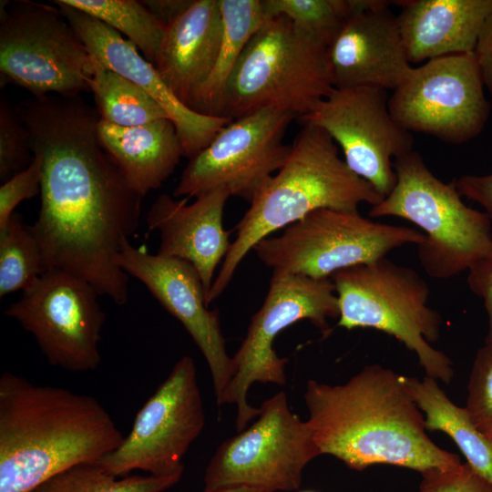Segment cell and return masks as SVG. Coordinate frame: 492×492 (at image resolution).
Segmentation results:
<instances>
[{"label":"cell","mask_w":492,"mask_h":492,"mask_svg":"<svg viewBox=\"0 0 492 492\" xmlns=\"http://www.w3.org/2000/svg\"><path fill=\"white\" fill-rule=\"evenodd\" d=\"M99 119L89 106L65 104L27 122L32 153L42 159L40 210L30 230L45 272L64 271L124 305L128 275L115 260L138 228L143 197L102 145Z\"/></svg>","instance_id":"cell-1"},{"label":"cell","mask_w":492,"mask_h":492,"mask_svg":"<svg viewBox=\"0 0 492 492\" xmlns=\"http://www.w3.org/2000/svg\"><path fill=\"white\" fill-rule=\"evenodd\" d=\"M303 398L321 455L333 456L350 468L387 464L423 473L461 464L428 437L404 375L391 369L367 365L336 385L310 379Z\"/></svg>","instance_id":"cell-2"},{"label":"cell","mask_w":492,"mask_h":492,"mask_svg":"<svg viewBox=\"0 0 492 492\" xmlns=\"http://www.w3.org/2000/svg\"><path fill=\"white\" fill-rule=\"evenodd\" d=\"M125 436L94 396L0 376V492H31L114 452Z\"/></svg>","instance_id":"cell-3"},{"label":"cell","mask_w":492,"mask_h":492,"mask_svg":"<svg viewBox=\"0 0 492 492\" xmlns=\"http://www.w3.org/2000/svg\"><path fill=\"white\" fill-rule=\"evenodd\" d=\"M381 196L340 158L338 147L321 128L302 124L283 166L265 183L236 224L237 235L207 298L216 300L231 282L242 259L261 240L320 209L358 210Z\"/></svg>","instance_id":"cell-4"},{"label":"cell","mask_w":492,"mask_h":492,"mask_svg":"<svg viewBox=\"0 0 492 492\" xmlns=\"http://www.w3.org/2000/svg\"><path fill=\"white\" fill-rule=\"evenodd\" d=\"M327 46L287 17L267 15L228 82L221 117L266 108L308 114L334 88Z\"/></svg>","instance_id":"cell-5"},{"label":"cell","mask_w":492,"mask_h":492,"mask_svg":"<svg viewBox=\"0 0 492 492\" xmlns=\"http://www.w3.org/2000/svg\"><path fill=\"white\" fill-rule=\"evenodd\" d=\"M393 190L368 211L370 217H398L418 226L425 240L417 256L432 278L459 275L492 252L491 220L462 200L455 181L445 183L415 150L394 160Z\"/></svg>","instance_id":"cell-6"},{"label":"cell","mask_w":492,"mask_h":492,"mask_svg":"<svg viewBox=\"0 0 492 492\" xmlns=\"http://www.w3.org/2000/svg\"><path fill=\"white\" fill-rule=\"evenodd\" d=\"M331 280L339 303L338 326L392 335L415 353L427 376L452 380L451 360L430 344L440 336L442 318L427 305L430 289L417 272L384 257L338 271Z\"/></svg>","instance_id":"cell-7"},{"label":"cell","mask_w":492,"mask_h":492,"mask_svg":"<svg viewBox=\"0 0 492 492\" xmlns=\"http://www.w3.org/2000/svg\"><path fill=\"white\" fill-rule=\"evenodd\" d=\"M424 240L418 231L373 221L358 210L320 209L281 235L261 240L253 250L272 273L329 279L338 271L375 261Z\"/></svg>","instance_id":"cell-8"},{"label":"cell","mask_w":492,"mask_h":492,"mask_svg":"<svg viewBox=\"0 0 492 492\" xmlns=\"http://www.w3.org/2000/svg\"><path fill=\"white\" fill-rule=\"evenodd\" d=\"M339 314L338 298L331 278L272 273L264 302L251 317L246 336L232 357L233 376L219 405H236L235 426L239 432L260 414V408L247 401L251 385L286 384L288 358L276 354L273 348L276 336L293 323L309 320L327 337L332 332L329 320L339 318Z\"/></svg>","instance_id":"cell-9"},{"label":"cell","mask_w":492,"mask_h":492,"mask_svg":"<svg viewBox=\"0 0 492 492\" xmlns=\"http://www.w3.org/2000/svg\"><path fill=\"white\" fill-rule=\"evenodd\" d=\"M7 2H1V78L34 97L90 92V55L57 5Z\"/></svg>","instance_id":"cell-10"},{"label":"cell","mask_w":492,"mask_h":492,"mask_svg":"<svg viewBox=\"0 0 492 492\" xmlns=\"http://www.w3.org/2000/svg\"><path fill=\"white\" fill-rule=\"evenodd\" d=\"M320 455L309 423L280 391L261 404L252 425L219 446L205 469L204 490L294 491L306 465Z\"/></svg>","instance_id":"cell-11"},{"label":"cell","mask_w":492,"mask_h":492,"mask_svg":"<svg viewBox=\"0 0 492 492\" xmlns=\"http://www.w3.org/2000/svg\"><path fill=\"white\" fill-rule=\"evenodd\" d=\"M100 294L86 281L60 270L41 274L5 315L30 333L47 363L72 373L95 371L106 314Z\"/></svg>","instance_id":"cell-12"},{"label":"cell","mask_w":492,"mask_h":492,"mask_svg":"<svg viewBox=\"0 0 492 492\" xmlns=\"http://www.w3.org/2000/svg\"><path fill=\"white\" fill-rule=\"evenodd\" d=\"M204 425L196 364L184 355L139 409L122 444L96 463L115 477L134 470L155 477L183 473L182 459Z\"/></svg>","instance_id":"cell-13"},{"label":"cell","mask_w":492,"mask_h":492,"mask_svg":"<svg viewBox=\"0 0 492 492\" xmlns=\"http://www.w3.org/2000/svg\"><path fill=\"white\" fill-rule=\"evenodd\" d=\"M474 53L434 58L413 67L388 99L394 119L406 131L450 144L478 136L490 113Z\"/></svg>","instance_id":"cell-14"},{"label":"cell","mask_w":492,"mask_h":492,"mask_svg":"<svg viewBox=\"0 0 492 492\" xmlns=\"http://www.w3.org/2000/svg\"><path fill=\"white\" fill-rule=\"evenodd\" d=\"M295 118L266 108L231 120L190 159L172 196L197 198L224 189L251 202L287 160L291 146L283 138Z\"/></svg>","instance_id":"cell-15"},{"label":"cell","mask_w":492,"mask_h":492,"mask_svg":"<svg viewBox=\"0 0 492 492\" xmlns=\"http://www.w3.org/2000/svg\"><path fill=\"white\" fill-rule=\"evenodd\" d=\"M387 91L334 87L298 118L323 129L338 145L348 168L384 198L396 183L395 159L414 150V139L392 117Z\"/></svg>","instance_id":"cell-16"},{"label":"cell","mask_w":492,"mask_h":492,"mask_svg":"<svg viewBox=\"0 0 492 492\" xmlns=\"http://www.w3.org/2000/svg\"><path fill=\"white\" fill-rule=\"evenodd\" d=\"M115 261L128 275L140 281L182 323L207 362L220 405L233 376V361L226 350L219 311L209 310L206 292L195 268L182 260L149 253L128 240L123 241Z\"/></svg>","instance_id":"cell-17"},{"label":"cell","mask_w":492,"mask_h":492,"mask_svg":"<svg viewBox=\"0 0 492 492\" xmlns=\"http://www.w3.org/2000/svg\"><path fill=\"white\" fill-rule=\"evenodd\" d=\"M350 1L352 11L327 46L333 86L394 91L413 67L392 2Z\"/></svg>","instance_id":"cell-18"},{"label":"cell","mask_w":492,"mask_h":492,"mask_svg":"<svg viewBox=\"0 0 492 492\" xmlns=\"http://www.w3.org/2000/svg\"><path fill=\"white\" fill-rule=\"evenodd\" d=\"M53 3L73 27L89 55L105 67L132 81L166 111L174 124L183 157L191 159L203 150L231 119L197 113L185 106L162 80L154 66L142 57L138 47L118 32L85 12Z\"/></svg>","instance_id":"cell-19"},{"label":"cell","mask_w":492,"mask_h":492,"mask_svg":"<svg viewBox=\"0 0 492 492\" xmlns=\"http://www.w3.org/2000/svg\"><path fill=\"white\" fill-rule=\"evenodd\" d=\"M230 193L215 189L188 203L190 198L175 200L159 195L146 217L149 231H159L158 253L190 263L199 273L206 292V302L219 263L225 259L231 242L223 227V212Z\"/></svg>","instance_id":"cell-20"},{"label":"cell","mask_w":492,"mask_h":492,"mask_svg":"<svg viewBox=\"0 0 492 492\" xmlns=\"http://www.w3.org/2000/svg\"><path fill=\"white\" fill-rule=\"evenodd\" d=\"M397 20L412 64L475 52L492 0H405Z\"/></svg>","instance_id":"cell-21"},{"label":"cell","mask_w":492,"mask_h":492,"mask_svg":"<svg viewBox=\"0 0 492 492\" xmlns=\"http://www.w3.org/2000/svg\"><path fill=\"white\" fill-rule=\"evenodd\" d=\"M221 36L219 0H193L166 27L153 66L173 94L190 108L212 71Z\"/></svg>","instance_id":"cell-22"},{"label":"cell","mask_w":492,"mask_h":492,"mask_svg":"<svg viewBox=\"0 0 492 492\" xmlns=\"http://www.w3.org/2000/svg\"><path fill=\"white\" fill-rule=\"evenodd\" d=\"M98 137L130 187L144 197L174 172L183 151L169 118L137 127L99 119Z\"/></svg>","instance_id":"cell-23"},{"label":"cell","mask_w":492,"mask_h":492,"mask_svg":"<svg viewBox=\"0 0 492 492\" xmlns=\"http://www.w3.org/2000/svg\"><path fill=\"white\" fill-rule=\"evenodd\" d=\"M222 36L210 75L198 90L190 109L221 117L228 82L250 39L266 18L261 0H219Z\"/></svg>","instance_id":"cell-24"},{"label":"cell","mask_w":492,"mask_h":492,"mask_svg":"<svg viewBox=\"0 0 492 492\" xmlns=\"http://www.w3.org/2000/svg\"><path fill=\"white\" fill-rule=\"evenodd\" d=\"M412 398L425 413V429L447 434L459 447L467 464L492 483V447L489 440L474 425L466 409L456 405L438 386L425 376L422 381L404 376Z\"/></svg>","instance_id":"cell-25"},{"label":"cell","mask_w":492,"mask_h":492,"mask_svg":"<svg viewBox=\"0 0 492 492\" xmlns=\"http://www.w3.org/2000/svg\"><path fill=\"white\" fill-rule=\"evenodd\" d=\"M90 57V92L101 120L120 127H137L169 118L161 106L140 87Z\"/></svg>","instance_id":"cell-26"},{"label":"cell","mask_w":492,"mask_h":492,"mask_svg":"<svg viewBox=\"0 0 492 492\" xmlns=\"http://www.w3.org/2000/svg\"><path fill=\"white\" fill-rule=\"evenodd\" d=\"M124 34L153 65L166 26L137 0H62Z\"/></svg>","instance_id":"cell-27"},{"label":"cell","mask_w":492,"mask_h":492,"mask_svg":"<svg viewBox=\"0 0 492 492\" xmlns=\"http://www.w3.org/2000/svg\"><path fill=\"white\" fill-rule=\"evenodd\" d=\"M44 272L41 252L30 226L15 212L0 230V298L23 291Z\"/></svg>","instance_id":"cell-28"},{"label":"cell","mask_w":492,"mask_h":492,"mask_svg":"<svg viewBox=\"0 0 492 492\" xmlns=\"http://www.w3.org/2000/svg\"><path fill=\"white\" fill-rule=\"evenodd\" d=\"M181 476H130L118 479L97 463H87L50 477L31 492H163L177 484Z\"/></svg>","instance_id":"cell-29"},{"label":"cell","mask_w":492,"mask_h":492,"mask_svg":"<svg viewBox=\"0 0 492 492\" xmlns=\"http://www.w3.org/2000/svg\"><path fill=\"white\" fill-rule=\"evenodd\" d=\"M266 15H283L327 46L352 11L350 0H261Z\"/></svg>","instance_id":"cell-30"},{"label":"cell","mask_w":492,"mask_h":492,"mask_svg":"<svg viewBox=\"0 0 492 492\" xmlns=\"http://www.w3.org/2000/svg\"><path fill=\"white\" fill-rule=\"evenodd\" d=\"M28 131L18 112L0 97V179L3 182L26 169L33 159Z\"/></svg>","instance_id":"cell-31"},{"label":"cell","mask_w":492,"mask_h":492,"mask_svg":"<svg viewBox=\"0 0 492 492\" xmlns=\"http://www.w3.org/2000/svg\"><path fill=\"white\" fill-rule=\"evenodd\" d=\"M466 409L474 425L492 438V344L478 349L467 384Z\"/></svg>","instance_id":"cell-32"},{"label":"cell","mask_w":492,"mask_h":492,"mask_svg":"<svg viewBox=\"0 0 492 492\" xmlns=\"http://www.w3.org/2000/svg\"><path fill=\"white\" fill-rule=\"evenodd\" d=\"M41 180L42 159L33 154L26 169L3 182L0 187V230L6 226L18 204L40 194Z\"/></svg>","instance_id":"cell-33"},{"label":"cell","mask_w":492,"mask_h":492,"mask_svg":"<svg viewBox=\"0 0 492 492\" xmlns=\"http://www.w3.org/2000/svg\"><path fill=\"white\" fill-rule=\"evenodd\" d=\"M421 474V492H492V483L467 463L446 469H429Z\"/></svg>","instance_id":"cell-34"},{"label":"cell","mask_w":492,"mask_h":492,"mask_svg":"<svg viewBox=\"0 0 492 492\" xmlns=\"http://www.w3.org/2000/svg\"><path fill=\"white\" fill-rule=\"evenodd\" d=\"M467 284L472 292L483 299L488 319L485 343L492 344V252L470 267Z\"/></svg>","instance_id":"cell-35"},{"label":"cell","mask_w":492,"mask_h":492,"mask_svg":"<svg viewBox=\"0 0 492 492\" xmlns=\"http://www.w3.org/2000/svg\"><path fill=\"white\" fill-rule=\"evenodd\" d=\"M454 181L461 197L479 204L492 221V174L463 175Z\"/></svg>","instance_id":"cell-36"},{"label":"cell","mask_w":492,"mask_h":492,"mask_svg":"<svg viewBox=\"0 0 492 492\" xmlns=\"http://www.w3.org/2000/svg\"><path fill=\"white\" fill-rule=\"evenodd\" d=\"M474 54L484 86L492 96V15L482 28Z\"/></svg>","instance_id":"cell-37"},{"label":"cell","mask_w":492,"mask_h":492,"mask_svg":"<svg viewBox=\"0 0 492 492\" xmlns=\"http://www.w3.org/2000/svg\"><path fill=\"white\" fill-rule=\"evenodd\" d=\"M193 0H144L149 11L166 27L184 13Z\"/></svg>","instance_id":"cell-38"},{"label":"cell","mask_w":492,"mask_h":492,"mask_svg":"<svg viewBox=\"0 0 492 492\" xmlns=\"http://www.w3.org/2000/svg\"><path fill=\"white\" fill-rule=\"evenodd\" d=\"M203 492H261V491L248 488V487H229V488H222V489L210 490V491L204 490Z\"/></svg>","instance_id":"cell-39"},{"label":"cell","mask_w":492,"mask_h":492,"mask_svg":"<svg viewBox=\"0 0 492 492\" xmlns=\"http://www.w3.org/2000/svg\"><path fill=\"white\" fill-rule=\"evenodd\" d=\"M492 447V438L488 439Z\"/></svg>","instance_id":"cell-40"},{"label":"cell","mask_w":492,"mask_h":492,"mask_svg":"<svg viewBox=\"0 0 492 492\" xmlns=\"http://www.w3.org/2000/svg\"><path fill=\"white\" fill-rule=\"evenodd\" d=\"M302 492H313V491H302Z\"/></svg>","instance_id":"cell-41"}]
</instances>
